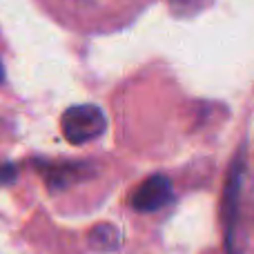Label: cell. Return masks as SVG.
I'll use <instances>...</instances> for the list:
<instances>
[{
	"label": "cell",
	"instance_id": "ba28073f",
	"mask_svg": "<svg viewBox=\"0 0 254 254\" xmlns=\"http://www.w3.org/2000/svg\"><path fill=\"white\" fill-rule=\"evenodd\" d=\"M4 80V67H2V61H0V83Z\"/></svg>",
	"mask_w": 254,
	"mask_h": 254
},
{
	"label": "cell",
	"instance_id": "52a82bcc",
	"mask_svg": "<svg viewBox=\"0 0 254 254\" xmlns=\"http://www.w3.org/2000/svg\"><path fill=\"white\" fill-rule=\"evenodd\" d=\"M18 174H20V170H18V165L13 161H0V185L16 183Z\"/></svg>",
	"mask_w": 254,
	"mask_h": 254
},
{
	"label": "cell",
	"instance_id": "277c9868",
	"mask_svg": "<svg viewBox=\"0 0 254 254\" xmlns=\"http://www.w3.org/2000/svg\"><path fill=\"white\" fill-rule=\"evenodd\" d=\"M174 198L172 181L165 174H152L129 194V205L136 212H158Z\"/></svg>",
	"mask_w": 254,
	"mask_h": 254
},
{
	"label": "cell",
	"instance_id": "3957f363",
	"mask_svg": "<svg viewBox=\"0 0 254 254\" xmlns=\"http://www.w3.org/2000/svg\"><path fill=\"white\" fill-rule=\"evenodd\" d=\"M34 167L43 176L49 192H63L96 174V170L85 161H40L38 158L34 161Z\"/></svg>",
	"mask_w": 254,
	"mask_h": 254
},
{
	"label": "cell",
	"instance_id": "6da1fadb",
	"mask_svg": "<svg viewBox=\"0 0 254 254\" xmlns=\"http://www.w3.org/2000/svg\"><path fill=\"white\" fill-rule=\"evenodd\" d=\"M246 176V147L237 152L230 163L228 176L221 196V225H223L225 252L237 254L239 250V223H241V190Z\"/></svg>",
	"mask_w": 254,
	"mask_h": 254
},
{
	"label": "cell",
	"instance_id": "8992f818",
	"mask_svg": "<svg viewBox=\"0 0 254 254\" xmlns=\"http://www.w3.org/2000/svg\"><path fill=\"white\" fill-rule=\"evenodd\" d=\"M170 11L174 18H194L210 4V0H167Z\"/></svg>",
	"mask_w": 254,
	"mask_h": 254
},
{
	"label": "cell",
	"instance_id": "5b68a950",
	"mask_svg": "<svg viewBox=\"0 0 254 254\" xmlns=\"http://www.w3.org/2000/svg\"><path fill=\"white\" fill-rule=\"evenodd\" d=\"M89 248L96 252H116L123 243V237H121V230L112 223H98L96 228L89 230Z\"/></svg>",
	"mask_w": 254,
	"mask_h": 254
},
{
	"label": "cell",
	"instance_id": "7a4b0ae2",
	"mask_svg": "<svg viewBox=\"0 0 254 254\" xmlns=\"http://www.w3.org/2000/svg\"><path fill=\"white\" fill-rule=\"evenodd\" d=\"M107 116L98 105H71L61 116V131L71 145H85L105 134Z\"/></svg>",
	"mask_w": 254,
	"mask_h": 254
}]
</instances>
